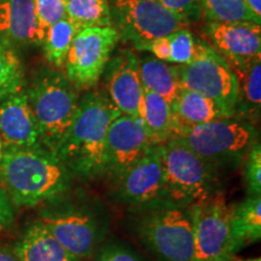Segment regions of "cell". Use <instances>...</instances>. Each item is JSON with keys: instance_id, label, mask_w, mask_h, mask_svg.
I'll return each instance as SVG.
<instances>
[{"instance_id": "obj_23", "label": "cell", "mask_w": 261, "mask_h": 261, "mask_svg": "<svg viewBox=\"0 0 261 261\" xmlns=\"http://www.w3.org/2000/svg\"><path fill=\"white\" fill-rule=\"evenodd\" d=\"M140 120L155 145L165 144L172 138L173 116L171 104L159 94L144 90Z\"/></svg>"}, {"instance_id": "obj_10", "label": "cell", "mask_w": 261, "mask_h": 261, "mask_svg": "<svg viewBox=\"0 0 261 261\" xmlns=\"http://www.w3.org/2000/svg\"><path fill=\"white\" fill-rule=\"evenodd\" d=\"M121 35L114 27L81 29L65 58V76L79 91H90L104 74Z\"/></svg>"}, {"instance_id": "obj_27", "label": "cell", "mask_w": 261, "mask_h": 261, "mask_svg": "<svg viewBox=\"0 0 261 261\" xmlns=\"http://www.w3.org/2000/svg\"><path fill=\"white\" fill-rule=\"evenodd\" d=\"M24 71L15 47L0 40V100L23 89Z\"/></svg>"}, {"instance_id": "obj_26", "label": "cell", "mask_w": 261, "mask_h": 261, "mask_svg": "<svg viewBox=\"0 0 261 261\" xmlns=\"http://www.w3.org/2000/svg\"><path fill=\"white\" fill-rule=\"evenodd\" d=\"M201 16L208 22H254L261 24L246 0H198Z\"/></svg>"}, {"instance_id": "obj_1", "label": "cell", "mask_w": 261, "mask_h": 261, "mask_svg": "<svg viewBox=\"0 0 261 261\" xmlns=\"http://www.w3.org/2000/svg\"><path fill=\"white\" fill-rule=\"evenodd\" d=\"M73 175L45 146L3 148L0 185L15 207L32 208L67 194Z\"/></svg>"}, {"instance_id": "obj_25", "label": "cell", "mask_w": 261, "mask_h": 261, "mask_svg": "<svg viewBox=\"0 0 261 261\" xmlns=\"http://www.w3.org/2000/svg\"><path fill=\"white\" fill-rule=\"evenodd\" d=\"M76 33V29L67 18L61 19L46 29L41 46L44 47L45 58L52 67L56 69L64 67L65 58Z\"/></svg>"}, {"instance_id": "obj_13", "label": "cell", "mask_w": 261, "mask_h": 261, "mask_svg": "<svg viewBox=\"0 0 261 261\" xmlns=\"http://www.w3.org/2000/svg\"><path fill=\"white\" fill-rule=\"evenodd\" d=\"M115 195L130 207L163 198L161 145H152L146 154L114 179Z\"/></svg>"}, {"instance_id": "obj_36", "label": "cell", "mask_w": 261, "mask_h": 261, "mask_svg": "<svg viewBox=\"0 0 261 261\" xmlns=\"http://www.w3.org/2000/svg\"><path fill=\"white\" fill-rule=\"evenodd\" d=\"M2 152H3V143H2V139H0V158H2Z\"/></svg>"}, {"instance_id": "obj_17", "label": "cell", "mask_w": 261, "mask_h": 261, "mask_svg": "<svg viewBox=\"0 0 261 261\" xmlns=\"http://www.w3.org/2000/svg\"><path fill=\"white\" fill-rule=\"evenodd\" d=\"M44 37L33 0H0V40L12 47L40 46Z\"/></svg>"}, {"instance_id": "obj_9", "label": "cell", "mask_w": 261, "mask_h": 261, "mask_svg": "<svg viewBox=\"0 0 261 261\" xmlns=\"http://www.w3.org/2000/svg\"><path fill=\"white\" fill-rule=\"evenodd\" d=\"M192 261H231L238 252L231 233L230 207L223 192L191 205Z\"/></svg>"}, {"instance_id": "obj_14", "label": "cell", "mask_w": 261, "mask_h": 261, "mask_svg": "<svg viewBox=\"0 0 261 261\" xmlns=\"http://www.w3.org/2000/svg\"><path fill=\"white\" fill-rule=\"evenodd\" d=\"M108 97L120 114L142 117L144 87L139 74L137 55L129 48L120 50L106 68Z\"/></svg>"}, {"instance_id": "obj_34", "label": "cell", "mask_w": 261, "mask_h": 261, "mask_svg": "<svg viewBox=\"0 0 261 261\" xmlns=\"http://www.w3.org/2000/svg\"><path fill=\"white\" fill-rule=\"evenodd\" d=\"M0 261H19L12 248L0 247Z\"/></svg>"}, {"instance_id": "obj_18", "label": "cell", "mask_w": 261, "mask_h": 261, "mask_svg": "<svg viewBox=\"0 0 261 261\" xmlns=\"http://www.w3.org/2000/svg\"><path fill=\"white\" fill-rule=\"evenodd\" d=\"M227 62V61H226ZM237 81V107L234 117L255 123L261 110V57L228 61Z\"/></svg>"}, {"instance_id": "obj_16", "label": "cell", "mask_w": 261, "mask_h": 261, "mask_svg": "<svg viewBox=\"0 0 261 261\" xmlns=\"http://www.w3.org/2000/svg\"><path fill=\"white\" fill-rule=\"evenodd\" d=\"M0 139L3 148L41 145L37 121L24 87L0 100Z\"/></svg>"}, {"instance_id": "obj_31", "label": "cell", "mask_w": 261, "mask_h": 261, "mask_svg": "<svg viewBox=\"0 0 261 261\" xmlns=\"http://www.w3.org/2000/svg\"><path fill=\"white\" fill-rule=\"evenodd\" d=\"M163 6L175 12V14L184 16L189 21L201 17L200 2L198 0H156Z\"/></svg>"}, {"instance_id": "obj_7", "label": "cell", "mask_w": 261, "mask_h": 261, "mask_svg": "<svg viewBox=\"0 0 261 261\" xmlns=\"http://www.w3.org/2000/svg\"><path fill=\"white\" fill-rule=\"evenodd\" d=\"M173 138L180 139L195 154L217 167L243 161L257 140V133L253 123L240 117H226L202 123Z\"/></svg>"}, {"instance_id": "obj_2", "label": "cell", "mask_w": 261, "mask_h": 261, "mask_svg": "<svg viewBox=\"0 0 261 261\" xmlns=\"http://www.w3.org/2000/svg\"><path fill=\"white\" fill-rule=\"evenodd\" d=\"M120 112L106 92L90 90L80 97L69 129L56 155L73 177L94 179L106 174V140Z\"/></svg>"}, {"instance_id": "obj_8", "label": "cell", "mask_w": 261, "mask_h": 261, "mask_svg": "<svg viewBox=\"0 0 261 261\" xmlns=\"http://www.w3.org/2000/svg\"><path fill=\"white\" fill-rule=\"evenodd\" d=\"M113 27L121 39L140 50L149 41L179 29L189 28L191 21L156 0H108Z\"/></svg>"}, {"instance_id": "obj_5", "label": "cell", "mask_w": 261, "mask_h": 261, "mask_svg": "<svg viewBox=\"0 0 261 261\" xmlns=\"http://www.w3.org/2000/svg\"><path fill=\"white\" fill-rule=\"evenodd\" d=\"M163 200L192 205L218 191L217 167L195 154L178 138L161 145Z\"/></svg>"}, {"instance_id": "obj_15", "label": "cell", "mask_w": 261, "mask_h": 261, "mask_svg": "<svg viewBox=\"0 0 261 261\" xmlns=\"http://www.w3.org/2000/svg\"><path fill=\"white\" fill-rule=\"evenodd\" d=\"M207 44L225 61L261 57V24L254 22H207Z\"/></svg>"}, {"instance_id": "obj_21", "label": "cell", "mask_w": 261, "mask_h": 261, "mask_svg": "<svg viewBox=\"0 0 261 261\" xmlns=\"http://www.w3.org/2000/svg\"><path fill=\"white\" fill-rule=\"evenodd\" d=\"M138 63L144 90L159 94L172 107L182 89L179 64L167 63L154 56L138 58Z\"/></svg>"}, {"instance_id": "obj_35", "label": "cell", "mask_w": 261, "mask_h": 261, "mask_svg": "<svg viewBox=\"0 0 261 261\" xmlns=\"http://www.w3.org/2000/svg\"><path fill=\"white\" fill-rule=\"evenodd\" d=\"M246 2L249 5L250 10L254 12V15L261 18V0H246Z\"/></svg>"}, {"instance_id": "obj_32", "label": "cell", "mask_w": 261, "mask_h": 261, "mask_svg": "<svg viewBox=\"0 0 261 261\" xmlns=\"http://www.w3.org/2000/svg\"><path fill=\"white\" fill-rule=\"evenodd\" d=\"M15 221V205L4 188L0 185V231L6 230Z\"/></svg>"}, {"instance_id": "obj_3", "label": "cell", "mask_w": 261, "mask_h": 261, "mask_svg": "<svg viewBox=\"0 0 261 261\" xmlns=\"http://www.w3.org/2000/svg\"><path fill=\"white\" fill-rule=\"evenodd\" d=\"M41 145L56 154L73 122L80 91L56 68H42L27 90Z\"/></svg>"}, {"instance_id": "obj_22", "label": "cell", "mask_w": 261, "mask_h": 261, "mask_svg": "<svg viewBox=\"0 0 261 261\" xmlns=\"http://www.w3.org/2000/svg\"><path fill=\"white\" fill-rule=\"evenodd\" d=\"M231 233L237 249L256 243L261 237V196H248L230 207Z\"/></svg>"}, {"instance_id": "obj_6", "label": "cell", "mask_w": 261, "mask_h": 261, "mask_svg": "<svg viewBox=\"0 0 261 261\" xmlns=\"http://www.w3.org/2000/svg\"><path fill=\"white\" fill-rule=\"evenodd\" d=\"M39 221L76 259L91 256L106 233V224L91 204L65 194L44 204Z\"/></svg>"}, {"instance_id": "obj_19", "label": "cell", "mask_w": 261, "mask_h": 261, "mask_svg": "<svg viewBox=\"0 0 261 261\" xmlns=\"http://www.w3.org/2000/svg\"><path fill=\"white\" fill-rule=\"evenodd\" d=\"M171 108L173 116L172 138L202 123L231 117L217 102L184 87Z\"/></svg>"}, {"instance_id": "obj_28", "label": "cell", "mask_w": 261, "mask_h": 261, "mask_svg": "<svg viewBox=\"0 0 261 261\" xmlns=\"http://www.w3.org/2000/svg\"><path fill=\"white\" fill-rule=\"evenodd\" d=\"M169 57L168 63L189 64L197 60L203 52L205 42L203 39L195 37L188 28L179 29L167 35Z\"/></svg>"}, {"instance_id": "obj_20", "label": "cell", "mask_w": 261, "mask_h": 261, "mask_svg": "<svg viewBox=\"0 0 261 261\" xmlns=\"http://www.w3.org/2000/svg\"><path fill=\"white\" fill-rule=\"evenodd\" d=\"M12 249L19 261H80L71 255L39 220L25 228Z\"/></svg>"}, {"instance_id": "obj_11", "label": "cell", "mask_w": 261, "mask_h": 261, "mask_svg": "<svg viewBox=\"0 0 261 261\" xmlns=\"http://www.w3.org/2000/svg\"><path fill=\"white\" fill-rule=\"evenodd\" d=\"M207 42V41H205ZM181 86L217 102L231 117L236 115L237 81L227 62L210 45L189 64H179Z\"/></svg>"}, {"instance_id": "obj_30", "label": "cell", "mask_w": 261, "mask_h": 261, "mask_svg": "<svg viewBox=\"0 0 261 261\" xmlns=\"http://www.w3.org/2000/svg\"><path fill=\"white\" fill-rule=\"evenodd\" d=\"M39 24L46 32L51 24L65 18V0H33Z\"/></svg>"}, {"instance_id": "obj_29", "label": "cell", "mask_w": 261, "mask_h": 261, "mask_svg": "<svg viewBox=\"0 0 261 261\" xmlns=\"http://www.w3.org/2000/svg\"><path fill=\"white\" fill-rule=\"evenodd\" d=\"M243 161L248 196H261V145L257 140L248 150Z\"/></svg>"}, {"instance_id": "obj_33", "label": "cell", "mask_w": 261, "mask_h": 261, "mask_svg": "<svg viewBox=\"0 0 261 261\" xmlns=\"http://www.w3.org/2000/svg\"><path fill=\"white\" fill-rule=\"evenodd\" d=\"M99 261H142L138 256L120 247H108L104 249Z\"/></svg>"}, {"instance_id": "obj_12", "label": "cell", "mask_w": 261, "mask_h": 261, "mask_svg": "<svg viewBox=\"0 0 261 261\" xmlns=\"http://www.w3.org/2000/svg\"><path fill=\"white\" fill-rule=\"evenodd\" d=\"M155 145L142 120L119 114L110 123L106 140V174L113 179L129 168Z\"/></svg>"}, {"instance_id": "obj_24", "label": "cell", "mask_w": 261, "mask_h": 261, "mask_svg": "<svg viewBox=\"0 0 261 261\" xmlns=\"http://www.w3.org/2000/svg\"><path fill=\"white\" fill-rule=\"evenodd\" d=\"M65 18L77 32L93 27H113L108 0H65Z\"/></svg>"}, {"instance_id": "obj_4", "label": "cell", "mask_w": 261, "mask_h": 261, "mask_svg": "<svg viewBox=\"0 0 261 261\" xmlns=\"http://www.w3.org/2000/svg\"><path fill=\"white\" fill-rule=\"evenodd\" d=\"M137 232L162 261H192L194 231L191 205L156 200L136 207Z\"/></svg>"}]
</instances>
